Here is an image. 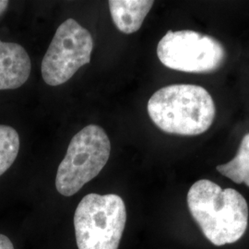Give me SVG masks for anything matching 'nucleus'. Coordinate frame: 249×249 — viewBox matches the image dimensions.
<instances>
[{
  "label": "nucleus",
  "instance_id": "obj_1",
  "mask_svg": "<svg viewBox=\"0 0 249 249\" xmlns=\"http://www.w3.org/2000/svg\"><path fill=\"white\" fill-rule=\"evenodd\" d=\"M187 206L205 237L217 247L237 242L248 229V202L235 189L198 180L188 190Z\"/></svg>",
  "mask_w": 249,
  "mask_h": 249
},
{
  "label": "nucleus",
  "instance_id": "obj_2",
  "mask_svg": "<svg viewBox=\"0 0 249 249\" xmlns=\"http://www.w3.org/2000/svg\"><path fill=\"white\" fill-rule=\"evenodd\" d=\"M147 110L160 130L181 136L204 133L213 123L216 114L213 99L208 90L192 84L160 88L149 100Z\"/></svg>",
  "mask_w": 249,
  "mask_h": 249
},
{
  "label": "nucleus",
  "instance_id": "obj_3",
  "mask_svg": "<svg viewBox=\"0 0 249 249\" xmlns=\"http://www.w3.org/2000/svg\"><path fill=\"white\" fill-rule=\"evenodd\" d=\"M126 223L124 200L116 194L84 196L74 215L79 249H118Z\"/></svg>",
  "mask_w": 249,
  "mask_h": 249
},
{
  "label": "nucleus",
  "instance_id": "obj_4",
  "mask_svg": "<svg viewBox=\"0 0 249 249\" xmlns=\"http://www.w3.org/2000/svg\"><path fill=\"white\" fill-rule=\"evenodd\" d=\"M111 143L106 131L89 124L72 138L66 156L58 166L55 188L62 196L75 195L96 178L110 157Z\"/></svg>",
  "mask_w": 249,
  "mask_h": 249
},
{
  "label": "nucleus",
  "instance_id": "obj_5",
  "mask_svg": "<svg viewBox=\"0 0 249 249\" xmlns=\"http://www.w3.org/2000/svg\"><path fill=\"white\" fill-rule=\"evenodd\" d=\"M160 62L171 70L188 73H210L225 60L223 45L213 36L184 30L169 31L157 46Z\"/></svg>",
  "mask_w": 249,
  "mask_h": 249
},
{
  "label": "nucleus",
  "instance_id": "obj_6",
  "mask_svg": "<svg viewBox=\"0 0 249 249\" xmlns=\"http://www.w3.org/2000/svg\"><path fill=\"white\" fill-rule=\"evenodd\" d=\"M93 40L89 31L74 18L57 28L43 58L41 71L45 83L58 86L66 83L81 67L89 64Z\"/></svg>",
  "mask_w": 249,
  "mask_h": 249
},
{
  "label": "nucleus",
  "instance_id": "obj_7",
  "mask_svg": "<svg viewBox=\"0 0 249 249\" xmlns=\"http://www.w3.org/2000/svg\"><path fill=\"white\" fill-rule=\"evenodd\" d=\"M32 62L25 48L0 40V90L15 89L26 82Z\"/></svg>",
  "mask_w": 249,
  "mask_h": 249
},
{
  "label": "nucleus",
  "instance_id": "obj_8",
  "mask_svg": "<svg viewBox=\"0 0 249 249\" xmlns=\"http://www.w3.org/2000/svg\"><path fill=\"white\" fill-rule=\"evenodd\" d=\"M154 1L151 0H110L108 1L112 19L116 28L125 35L141 29Z\"/></svg>",
  "mask_w": 249,
  "mask_h": 249
},
{
  "label": "nucleus",
  "instance_id": "obj_9",
  "mask_svg": "<svg viewBox=\"0 0 249 249\" xmlns=\"http://www.w3.org/2000/svg\"><path fill=\"white\" fill-rule=\"evenodd\" d=\"M216 169L234 183H244L249 187V133L244 136L233 159L227 163L218 165Z\"/></svg>",
  "mask_w": 249,
  "mask_h": 249
},
{
  "label": "nucleus",
  "instance_id": "obj_10",
  "mask_svg": "<svg viewBox=\"0 0 249 249\" xmlns=\"http://www.w3.org/2000/svg\"><path fill=\"white\" fill-rule=\"evenodd\" d=\"M19 151V136L15 128L0 124V177L14 163Z\"/></svg>",
  "mask_w": 249,
  "mask_h": 249
},
{
  "label": "nucleus",
  "instance_id": "obj_11",
  "mask_svg": "<svg viewBox=\"0 0 249 249\" xmlns=\"http://www.w3.org/2000/svg\"><path fill=\"white\" fill-rule=\"evenodd\" d=\"M0 249H15L9 237L2 233H0Z\"/></svg>",
  "mask_w": 249,
  "mask_h": 249
},
{
  "label": "nucleus",
  "instance_id": "obj_12",
  "mask_svg": "<svg viewBox=\"0 0 249 249\" xmlns=\"http://www.w3.org/2000/svg\"><path fill=\"white\" fill-rule=\"evenodd\" d=\"M9 2L7 0H0V17L5 13L9 7Z\"/></svg>",
  "mask_w": 249,
  "mask_h": 249
}]
</instances>
